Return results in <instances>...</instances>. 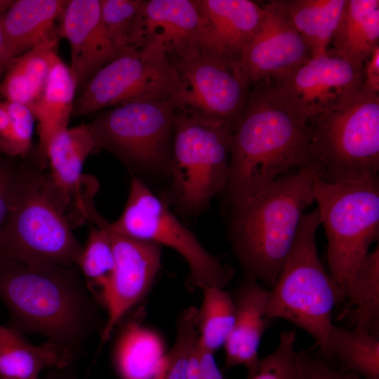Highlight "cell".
<instances>
[{"instance_id":"cell-12","label":"cell","mask_w":379,"mask_h":379,"mask_svg":"<svg viewBox=\"0 0 379 379\" xmlns=\"http://www.w3.org/2000/svg\"><path fill=\"white\" fill-rule=\"evenodd\" d=\"M174 65L180 86L169 100L173 109L236 124L251 89L239 60L204 48Z\"/></svg>"},{"instance_id":"cell-2","label":"cell","mask_w":379,"mask_h":379,"mask_svg":"<svg viewBox=\"0 0 379 379\" xmlns=\"http://www.w3.org/2000/svg\"><path fill=\"white\" fill-rule=\"evenodd\" d=\"M317 161L277 179L261 192L227 204L229 239L246 279L273 286L294 244L313 187L323 178Z\"/></svg>"},{"instance_id":"cell-39","label":"cell","mask_w":379,"mask_h":379,"mask_svg":"<svg viewBox=\"0 0 379 379\" xmlns=\"http://www.w3.org/2000/svg\"><path fill=\"white\" fill-rule=\"evenodd\" d=\"M199 354L201 371V379H223L222 373L215 361L213 354L204 350L200 344Z\"/></svg>"},{"instance_id":"cell-33","label":"cell","mask_w":379,"mask_h":379,"mask_svg":"<svg viewBox=\"0 0 379 379\" xmlns=\"http://www.w3.org/2000/svg\"><path fill=\"white\" fill-rule=\"evenodd\" d=\"M296 334L283 331L277 348L260 359L256 367L248 372L247 379H301L295 350Z\"/></svg>"},{"instance_id":"cell-34","label":"cell","mask_w":379,"mask_h":379,"mask_svg":"<svg viewBox=\"0 0 379 379\" xmlns=\"http://www.w3.org/2000/svg\"><path fill=\"white\" fill-rule=\"evenodd\" d=\"M10 124L0 135V152L4 155L22 159L31 154L34 117L26 105L6 101Z\"/></svg>"},{"instance_id":"cell-25","label":"cell","mask_w":379,"mask_h":379,"mask_svg":"<svg viewBox=\"0 0 379 379\" xmlns=\"http://www.w3.org/2000/svg\"><path fill=\"white\" fill-rule=\"evenodd\" d=\"M72 359L65 346L51 341L34 346L15 328L0 324L1 379H39L41 371L64 368Z\"/></svg>"},{"instance_id":"cell-29","label":"cell","mask_w":379,"mask_h":379,"mask_svg":"<svg viewBox=\"0 0 379 379\" xmlns=\"http://www.w3.org/2000/svg\"><path fill=\"white\" fill-rule=\"evenodd\" d=\"M326 357L337 361L343 371L355 373L363 379H379L378 335L333 325Z\"/></svg>"},{"instance_id":"cell-37","label":"cell","mask_w":379,"mask_h":379,"mask_svg":"<svg viewBox=\"0 0 379 379\" xmlns=\"http://www.w3.org/2000/svg\"><path fill=\"white\" fill-rule=\"evenodd\" d=\"M21 159L0 152V236L9 218L13 204Z\"/></svg>"},{"instance_id":"cell-15","label":"cell","mask_w":379,"mask_h":379,"mask_svg":"<svg viewBox=\"0 0 379 379\" xmlns=\"http://www.w3.org/2000/svg\"><path fill=\"white\" fill-rule=\"evenodd\" d=\"M114 268L101 304L107 312L102 333V344L111 336L126 314L149 293L161 267V246L131 238L112 229Z\"/></svg>"},{"instance_id":"cell-42","label":"cell","mask_w":379,"mask_h":379,"mask_svg":"<svg viewBox=\"0 0 379 379\" xmlns=\"http://www.w3.org/2000/svg\"><path fill=\"white\" fill-rule=\"evenodd\" d=\"M345 372L347 373V376L348 379H363L355 373L347 372V371H345Z\"/></svg>"},{"instance_id":"cell-7","label":"cell","mask_w":379,"mask_h":379,"mask_svg":"<svg viewBox=\"0 0 379 379\" xmlns=\"http://www.w3.org/2000/svg\"><path fill=\"white\" fill-rule=\"evenodd\" d=\"M307 123L322 179L342 182L378 177L379 93L362 86L343 104Z\"/></svg>"},{"instance_id":"cell-18","label":"cell","mask_w":379,"mask_h":379,"mask_svg":"<svg viewBox=\"0 0 379 379\" xmlns=\"http://www.w3.org/2000/svg\"><path fill=\"white\" fill-rule=\"evenodd\" d=\"M58 32L69 41V67L77 88H84L98 71L126 49L117 46L106 32L100 0L68 1Z\"/></svg>"},{"instance_id":"cell-28","label":"cell","mask_w":379,"mask_h":379,"mask_svg":"<svg viewBox=\"0 0 379 379\" xmlns=\"http://www.w3.org/2000/svg\"><path fill=\"white\" fill-rule=\"evenodd\" d=\"M309 48L312 58L326 53L345 0H274Z\"/></svg>"},{"instance_id":"cell-31","label":"cell","mask_w":379,"mask_h":379,"mask_svg":"<svg viewBox=\"0 0 379 379\" xmlns=\"http://www.w3.org/2000/svg\"><path fill=\"white\" fill-rule=\"evenodd\" d=\"M108 224L104 218L95 225L90 223L86 244L77 262L84 276L87 289L99 303L107 289L114 268Z\"/></svg>"},{"instance_id":"cell-4","label":"cell","mask_w":379,"mask_h":379,"mask_svg":"<svg viewBox=\"0 0 379 379\" xmlns=\"http://www.w3.org/2000/svg\"><path fill=\"white\" fill-rule=\"evenodd\" d=\"M31 154L21 159L16 193L0 236V257L29 265H77L83 247Z\"/></svg>"},{"instance_id":"cell-35","label":"cell","mask_w":379,"mask_h":379,"mask_svg":"<svg viewBox=\"0 0 379 379\" xmlns=\"http://www.w3.org/2000/svg\"><path fill=\"white\" fill-rule=\"evenodd\" d=\"M143 0H100V16L111 39L121 48H126Z\"/></svg>"},{"instance_id":"cell-27","label":"cell","mask_w":379,"mask_h":379,"mask_svg":"<svg viewBox=\"0 0 379 379\" xmlns=\"http://www.w3.org/2000/svg\"><path fill=\"white\" fill-rule=\"evenodd\" d=\"M338 321L348 319L353 331L379 336V246L366 255L349 281Z\"/></svg>"},{"instance_id":"cell-40","label":"cell","mask_w":379,"mask_h":379,"mask_svg":"<svg viewBox=\"0 0 379 379\" xmlns=\"http://www.w3.org/2000/svg\"><path fill=\"white\" fill-rule=\"evenodd\" d=\"M10 124V114L6 101L0 102V135L8 128Z\"/></svg>"},{"instance_id":"cell-8","label":"cell","mask_w":379,"mask_h":379,"mask_svg":"<svg viewBox=\"0 0 379 379\" xmlns=\"http://www.w3.org/2000/svg\"><path fill=\"white\" fill-rule=\"evenodd\" d=\"M173 112L171 197L183 214L195 215L226 188L234 125Z\"/></svg>"},{"instance_id":"cell-43","label":"cell","mask_w":379,"mask_h":379,"mask_svg":"<svg viewBox=\"0 0 379 379\" xmlns=\"http://www.w3.org/2000/svg\"><path fill=\"white\" fill-rule=\"evenodd\" d=\"M1 379V378H0Z\"/></svg>"},{"instance_id":"cell-24","label":"cell","mask_w":379,"mask_h":379,"mask_svg":"<svg viewBox=\"0 0 379 379\" xmlns=\"http://www.w3.org/2000/svg\"><path fill=\"white\" fill-rule=\"evenodd\" d=\"M56 30L24 54L11 60L4 69L0 94L6 101L27 106L31 110L40 98L51 66L58 55Z\"/></svg>"},{"instance_id":"cell-17","label":"cell","mask_w":379,"mask_h":379,"mask_svg":"<svg viewBox=\"0 0 379 379\" xmlns=\"http://www.w3.org/2000/svg\"><path fill=\"white\" fill-rule=\"evenodd\" d=\"M262 6L265 10L263 22L240 59L251 88L312 59L309 48L274 1Z\"/></svg>"},{"instance_id":"cell-11","label":"cell","mask_w":379,"mask_h":379,"mask_svg":"<svg viewBox=\"0 0 379 379\" xmlns=\"http://www.w3.org/2000/svg\"><path fill=\"white\" fill-rule=\"evenodd\" d=\"M180 86L174 64L159 48L130 46L89 80L74 102L72 115L133 101L169 100Z\"/></svg>"},{"instance_id":"cell-13","label":"cell","mask_w":379,"mask_h":379,"mask_svg":"<svg viewBox=\"0 0 379 379\" xmlns=\"http://www.w3.org/2000/svg\"><path fill=\"white\" fill-rule=\"evenodd\" d=\"M95 149L91 126L84 124L61 131L48 145V182L72 229L89 222L98 212L93 198L99 184L83 173L84 164Z\"/></svg>"},{"instance_id":"cell-22","label":"cell","mask_w":379,"mask_h":379,"mask_svg":"<svg viewBox=\"0 0 379 379\" xmlns=\"http://www.w3.org/2000/svg\"><path fill=\"white\" fill-rule=\"evenodd\" d=\"M379 46V1L345 0L326 55L363 67Z\"/></svg>"},{"instance_id":"cell-10","label":"cell","mask_w":379,"mask_h":379,"mask_svg":"<svg viewBox=\"0 0 379 379\" xmlns=\"http://www.w3.org/2000/svg\"><path fill=\"white\" fill-rule=\"evenodd\" d=\"M110 226L127 237L164 245L177 251L188 265L189 289L224 288L234 277L233 269L208 252L166 202L132 174L125 208Z\"/></svg>"},{"instance_id":"cell-36","label":"cell","mask_w":379,"mask_h":379,"mask_svg":"<svg viewBox=\"0 0 379 379\" xmlns=\"http://www.w3.org/2000/svg\"><path fill=\"white\" fill-rule=\"evenodd\" d=\"M297 363L301 379H348L346 372L318 349L297 352Z\"/></svg>"},{"instance_id":"cell-41","label":"cell","mask_w":379,"mask_h":379,"mask_svg":"<svg viewBox=\"0 0 379 379\" xmlns=\"http://www.w3.org/2000/svg\"><path fill=\"white\" fill-rule=\"evenodd\" d=\"M13 1L0 0V54L3 47V32L1 25V15L11 6Z\"/></svg>"},{"instance_id":"cell-30","label":"cell","mask_w":379,"mask_h":379,"mask_svg":"<svg viewBox=\"0 0 379 379\" xmlns=\"http://www.w3.org/2000/svg\"><path fill=\"white\" fill-rule=\"evenodd\" d=\"M202 293L203 302L197 308L195 326L200 345L214 354L224 347L232 331L236 307L232 293L224 288H206Z\"/></svg>"},{"instance_id":"cell-26","label":"cell","mask_w":379,"mask_h":379,"mask_svg":"<svg viewBox=\"0 0 379 379\" xmlns=\"http://www.w3.org/2000/svg\"><path fill=\"white\" fill-rule=\"evenodd\" d=\"M140 319L127 321L115 345L114 361L121 379H152L167 352L161 335Z\"/></svg>"},{"instance_id":"cell-32","label":"cell","mask_w":379,"mask_h":379,"mask_svg":"<svg viewBox=\"0 0 379 379\" xmlns=\"http://www.w3.org/2000/svg\"><path fill=\"white\" fill-rule=\"evenodd\" d=\"M197 311L190 306L179 314L175 343L152 379H187L190 354L199 340L194 321Z\"/></svg>"},{"instance_id":"cell-16","label":"cell","mask_w":379,"mask_h":379,"mask_svg":"<svg viewBox=\"0 0 379 379\" xmlns=\"http://www.w3.org/2000/svg\"><path fill=\"white\" fill-rule=\"evenodd\" d=\"M149 45L159 48L173 64L204 49L195 0H143L128 47Z\"/></svg>"},{"instance_id":"cell-14","label":"cell","mask_w":379,"mask_h":379,"mask_svg":"<svg viewBox=\"0 0 379 379\" xmlns=\"http://www.w3.org/2000/svg\"><path fill=\"white\" fill-rule=\"evenodd\" d=\"M270 80L307 122L355 94L364 84V66L324 54Z\"/></svg>"},{"instance_id":"cell-23","label":"cell","mask_w":379,"mask_h":379,"mask_svg":"<svg viewBox=\"0 0 379 379\" xmlns=\"http://www.w3.org/2000/svg\"><path fill=\"white\" fill-rule=\"evenodd\" d=\"M77 86L69 67L58 56L54 60L44 91L32 109L38 121L39 143L33 153L44 168L48 166V145L58 133L68 128Z\"/></svg>"},{"instance_id":"cell-5","label":"cell","mask_w":379,"mask_h":379,"mask_svg":"<svg viewBox=\"0 0 379 379\" xmlns=\"http://www.w3.org/2000/svg\"><path fill=\"white\" fill-rule=\"evenodd\" d=\"M319 213H304L293 247L269 291L267 315L281 318L305 331L325 357L333 307L339 303L333 281L321 262L316 232Z\"/></svg>"},{"instance_id":"cell-9","label":"cell","mask_w":379,"mask_h":379,"mask_svg":"<svg viewBox=\"0 0 379 379\" xmlns=\"http://www.w3.org/2000/svg\"><path fill=\"white\" fill-rule=\"evenodd\" d=\"M90 126L95 148L112 153L131 174H170L174 112L169 100H143L110 107Z\"/></svg>"},{"instance_id":"cell-6","label":"cell","mask_w":379,"mask_h":379,"mask_svg":"<svg viewBox=\"0 0 379 379\" xmlns=\"http://www.w3.org/2000/svg\"><path fill=\"white\" fill-rule=\"evenodd\" d=\"M321 224L327 237L329 274L339 303L346 286L379 236V178L331 182L313 187Z\"/></svg>"},{"instance_id":"cell-1","label":"cell","mask_w":379,"mask_h":379,"mask_svg":"<svg viewBox=\"0 0 379 379\" xmlns=\"http://www.w3.org/2000/svg\"><path fill=\"white\" fill-rule=\"evenodd\" d=\"M311 133L270 79L253 86L234 124L227 204L261 192L284 172L313 161Z\"/></svg>"},{"instance_id":"cell-38","label":"cell","mask_w":379,"mask_h":379,"mask_svg":"<svg viewBox=\"0 0 379 379\" xmlns=\"http://www.w3.org/2000/svg\"><path fill=\"white\" fill-rule=\"evenodd\" d=\"M363 86L379 93V46L375 48L364 65Z\"/></svg>"},{"instance_id":"cell-3","label":"cell","mask_w":379,"mask_h":379,"mask_svg":"<svg viewBox=\"0 0 379 379\" xmlns=\"http://www.w3.org/2000/svg\"><path fill=\"white\" fill-rule=\"evenodd\" d=\"M74 267L0 257V300L11 327L43 335L72 352L94 330L98 312Z\"/></svg>"},{"instance_id":"cell-19","label":"cell","mask_w":379,"mask_h":379,"mask_svg":"<svg viewBox=\"0 0 379 379\" xmlns=\"http://www.w3.org/2000/svg\"><path fill=\"white\" fill-rule=\"evenodd\" d=\"M204 27L205 48L240 61L260 29L265 10L249 0H195Z\"/></svg>"},{"instance_id":"cell-21","label":"cell","mask_w":379,"mask_h":379,"mask_svg":"<svg viewBox=\"0 0 379 379\" xmlns=\"http://www.w3.org/2000/svg\"><path fill=\"white\" fill-rule=\"evenodd\" d=\"M68 1L17 0L1 15L0 75L11 60L27 52L56 30L55 20Z\"/></svg>"},{"instance_id":"cell-20","label":"cell","mask_w":379,"mask_h":379,"mask_svg":"<svg viewBox=\"0 0 379 379\" xmlns=\"http://www.w3.org/2000/svg\"><path fill=\"white\" fill-rule=\"evenodd\" d=\"M235 321L224 345L225 369L244 366L253 371L259 361L261 338L272 320L267 315L269 291L258 282L246 279L234 291Z\"/></svg>"}]
</instances>
